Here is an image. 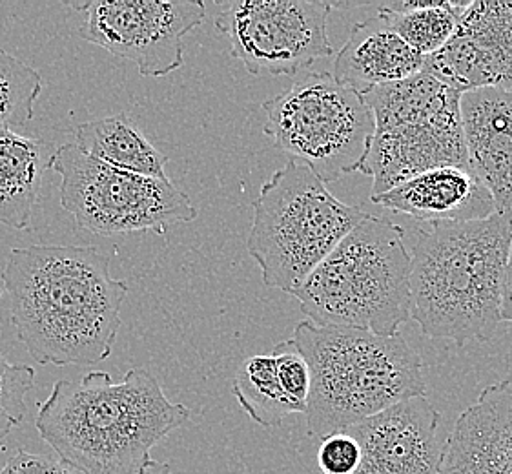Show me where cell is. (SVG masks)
I'll use <instances>...</instances> for the list:
<instances>
[{
	"instance_id": "obj_1",
	"label": "cell",
	"mask_w": 512,
	"mask_h": 474,
	"mask_svg": "<svg viewBox=\"0 0 512 474\" xmlns=\"http://www.w3.org/2000/svg\"><path fill=\"white\" fill-rule=\"evenodd\" d=\"M0 278L11 323L39 365H93L112 356L128 285L95 247L13 248Z\"/></svg>"
},
{
	"instance_id": "obj_2",
	"label": "cell",
	"mask_w": 512,
	"mask_h": 474,
	"mask_svg": "<svg viewBox=\"0 0 512 474\" xmlns=\"http://www.w3.org/2000/svg\"><path fill=\"white\" fill-rule=\"evenodd\" d=\"M188 420L190 409L170 402L155 376L130 369L121 382L104 371L59 380L35 427L77 474H146L155 445Z\"/></svg>"
},
{
	"instance_id": "obj_3",
	"label": "cell",
	"mask_w": 512,
	"mask_h": 474,
	"mask_svg": "<svg viewBox=\"0 0 512 474\" xmlns=\"http://www.w3.org/2000/svg\"><path fill=\"white\" fill-rule=\"evenodd\" d=\"M511 217L494 212L420 230L410 254V318L429 338L491 340L502 323Z\"/></svg>"
},
{
	"instance_id": "obj_4",
	"label": "cell",
	"mask_w": 512,
	"mask_h": 474,
	"mask_svg": "<svg viewBox=\"0 0 512 474\" xmlns=\"http://www.w3.org/2000/svg\"><path fill=\"white\" fill-rule=\"evenodd\" d=\"M292 341L310 369L305 411L310 438L338 433L427 392L420 354L401 334L301 321Z\"/></svg>"
},
{
	"instance_id": "obj_5",
	"label": "cell",
	"mask_w": 512,
	"mask_h": 474,
	"mask_svg": "<svg viewBox=\"0 0 512 474\" xmlns=\"http://www.w3.org/2000/svg\"><path fill=\"white\" fill-rule=\"evenodd\" d=\"M410 268L405 230L367 214L290 296L316 325L394 336L410 320Z\"/></svg>"
},
{
	"instance_id": "obj_6",
	"label": "cell",
	"mask_w": 512,
	"mask_h": 474,
	"mask_svg": "<svg viewBox=\"0 0 512 474\" xmlns=\"http://www.w3.org/2000/svg\"><path fill=\"white\" fill-rule=\"evenodd\" d=\"M367 212L343 203L310 168L288 161L261 186L246 248L270 289L292 294Z\"/></svg>"
},
{
	"instance_id": "obj_7",
	"label": "cell",
	"mask_w": 512,
	"mask_h": 474,
	"mask_svg": "<svg viewBox=\"0 0 512 474\" xmlns=\"http://www.w3.org/2000/svg\"><path fill=\"white\" fill-rule=\"evenodd\" d=\"M461 95L427 72L363 93L374 134L359 172L372 177V196L434 168L469 166Z\"/></svg>"
},
{
	"instance_id": "obj_8",
	"label": "cell",
	"mask_w": 512,
	"mask_h": 474,
	"mask_svg": "<svg viewBox=\"0 0 512 474\" xmlns=\"http://www.w3.org/2000/svg\"><path fill=\"white\" fill-rule=\"evenodd\" d=\"M261 106L267 114L265 135L325 185L359 172L374 134V115L363 95L339 84L332 73H307Z\"/></svg>"
},
{
	"instance_id": "obj_9",
	"label": "cell",
	"mask_w": 512,
	"mask_h": 474,
	"mask_svg": "<svg viewBox=\"0 0 512 474\" xmlns=\"http://www.w3.org/2000/svg\"><path fill=\"white\" fill-rule=\"evenodd\" d=\"M46 168L61 176L62 208L72 214L77 227L97 236H164L199 216L192 199L170 179L106 165L77 145L59 146Z\"/></svg>"
},
{
	"instance_id": "obj_10",
	"label": "cell",
	"mask_w": 512,
	"mask_h": 474,
	"mask_svg": "<svg viewBox=\"0 0 512 474\" xmlns=\"http://www.w3.org/2000/svg\"><path fill=\"white\" fill-rule=\"evenodd\" d=\"M332 10L330 2L232 0L216 26L250 75L292 77L334 53L327 31Z\"/></svg>"
},
{
	"instance_id": "obj_11",
	"label": "cell",
	"mask_w": 512,
	"mask_h": 474,
	"mask_svg": "<svg viewBox=\"0 0 512 474\" xmlns=\"http://www.w3.org/2000/svg\"><path fill=\"white\" fill-rule=\"evenodd\" d=\"M84 11L81 37L134 62L143 77H164L185 62V37L201 26V0H90L66 2Z\"/></svg>"
},
{
	"instance_id": "obj_12",
	"label": "cell",
	"mask_w": 512,
	"mask_h": 474,
	"mask_svg": "<svg viewBox=\"0 0 512 474\" xmlns=\"http://www.w3.org/2000/svg\"><path fill=\"white\" fill-rule=\"evenodd\" d=\"M423 72L460 93L512 90V0L469 2L451 41L425 57Z\"/></svg>"
},
{
	"instance_id": "obj_13",
	"label": "cell",
	"mask_w": 512,
	"mask_h": 474,
	"mask_svg": "<svg viewBox=\"0 0 512 474\" xmlns=\"http://www.w3.org/2000/svg\"><path fill=\"white\" fill-rule=\"evenodd\" d=\"M440 422L427 396H414L343 429L361 447L356 474H441Z\"/></svg>"
},
{
	"instance_id": "obj_14",
	"label": "cell",
	"mask_w": 512,
	"mask_h": 474,
	"mask_svg": "<svg viewBox=\"0 0 512 474\" xmlns=\"http://www.w3.org/2000/svg\"><path fill=\"white\" fill-rule=\"evenodd\" d=\"M460 115L472 174L491 194L496 212L512 216V90L463 93Z\"/></svg>"
},
{
	"instance_id": "obj_15",
	"label": "cell",
	"mask_w": 512,
	"mask_h": 474,
	"mask_svg": "<svg viewBox=\"0 0 512 474\" xmlns=\"http://www.w3.org/2000/svg\"><path fill=\"white\" fill-rule=\"evenodd\" d=\"M441 474H512V378L492 383L454 423Z\"/></svg>"
},
{
	"instance_id": "obj_16",
	"label": "cell",
	"mask_w": 512,
	"mask_h": 474,
	"mask_svg": "<svg viewBox=\"0 0 512 474\" xmlns=\"http://www.w3.org/2000/svg\"><path fill=\"white\" fill-rule=\"evenodd\" d=\"M370 201L390 212L438 223H465L496 212L492 197L469 166H443L412 177Z\"/></svg>"
},
{
	"instance_id": "obj_17",
	"label": "cell",
	"mask_w": 512,
	"mask_h": 474,
	"mask_svg": "<svg viewBox=\"0 0 512 474\" xmlns=\"http://www.w3.org/2000/svg\"><path fill=\"white\" fill-rule=\"evenodd\" d=\"M425 57L401 41L381 15L352 26L334 59V79L359 95L423 72Z\"/></svg>"
},
{
	"instance_id": "obj_18",
	"label": "cell",
	"mask_w": 512,
	"mask_h": 474,
	"mask_svg": "<svg viewBox=\"0 0 512 474\" xmlns=\"http://www.w3.org/2000/svg\"><path fill=\"white\" fill-rule=\"evenodd\" d=\"M75 145L93 159L141 176L166 177L168 157L144 135L130 115L115 114L77 126Z\"/></svg>"
},
{
	"instance_id": "obj_19",
	"label": "cell",
	"mask_w": 512,
	"mask_h": 474,
	"mask_svg": "<svg viewBox=\"0 0 512 474\" xmlns=\"http://www.w3.org/2000/svg\"><path fill=\"white\" fill-rule=\"evenodd\" d=\"M42 145L39 139L0 130V225L24 230L42 185Z\"/></svg>"
},
{
	"instance_id": "obj_20",
	"label": "cell",
	"mask_w": 512,
	"mask_h": 474,
	"mask_svg": "<svg viewBox=\"0 0 512 474\" xmlns=\"http://www.w3.org/2000/svg\"><path fill=\"white\" fill-rule=\"evenodd\" d=\"M469 2H392L379 6V15L387 21L401 41L423 57L441 50L451 41L461 11Z\"/></svg>"
},
{
	"instance_id": "obj_21",
	"label": "cell",
	"mask_w": 512,
	"mask_h": 474,
	"mask_svg": "<svg viewBox=\"0 0 512 474\" xmlns=\"http://www.w3.org/2000/svg\"><path fill=\"white\" fill-rule=\"evenodd\" d=\"M232 392L237 403L257 425L276 427L290 414H305L281 389L272 354L246 358L236 372Z\"/></svg>"
},
{
	"instance_id": "obj_22",
	"label": "cell",
	"mask_w": 512,
	"mask_h": 474,
	"mask_svg": "<svg viewBox=\"0 0 512 474\" xmlns=\"http://www.w3.org/2000/svg\"><path fill=\"white\" fill-rule=\"evenodd\" d=\"M41 92V73L0 50V130L30 123Z\"/></svg>"
},
{
	"instance_id": "obj_23",
	"label": "cell",
	"mask_w": 512,
	"mask_h": 474,
	"mask_svg": "<svg viewBox=\"0 0 512 474\" xmlns=\"http://www.w3.org/2000/svg\"><path fill=\"white\" fill-rule=\"evenodd\" d=\"M33 382V367L10 363L0 352V442L24 420L26 396L33 389Z\"/></svg>"
},
{
	"instance_id": "obj_24",
	"label": "cell",
	"mask_w": 512,
	"mask_h": 474,
	"mask_svg": "<svg viewBox=\"0 0 512 474\" xmlns=\"http://www.w3.org/2000/svg\"><path fill=\"white\" fill-rule=\"evenodd\" d=\"M272 356L276 363L277 380L281 389L292 402L307 411L310 394V369L307 360L303 358V354L292 340L277 343Z\"/></svg>"
},
{
	"instance_id": "obj_25",
	"label": "cell",
	"mask_w": 512,
	"mask_h": 474,
	"mask_svg": "<svg viewBox=\"0 0 512 474\" xmlns=\"http://www.w3.org/2000/svg\"><path fill=\"white\" fill-rule=\"evenodd\" d=\"M361 464V447L347 431L330 433L321 438L318 467L321 474H356Z\"/></svg>"
},
{
	"instance_id": "obj_26",
	"label": "cell",
	"mask_w": 512,
	"mask_h": 474,
	"mask_svg": "<svg viewBox=\"0 0 512 474\" xmlns=\"http://www.w3.org/2000/svg\"><path fill=\"white\" fill-rule=\"evenodd\" d=\"M0 474H77L72 467L52 454L15 451L10 460L0 469Z\"/></svg>"
},
{
	"instance_id": "obj_27",
	"label": "cell",
	"mask_w": 512,
	"mask_h": 474,
	"mask_svg": "<svg viewBox=\"0 0 512 474\" xmlns=\"http://www.w3.org/2000/svg\"><path fill=\"white\" fill-rule=\"evenodd\" d=\"M502 321H511L512 323V239L507 270H505V281H503Z\"/></svg>"
},
{
	"instance_id": "obj_28",
	"label": "cell",
	"mask_w": 512,
	"mask_h": 474,
	"mask_svg": "<svg viewBox=\"0 0 512 474\" xmlns=\"http://www.w3.org/2000/svg\"><path fill=\"white\" fill-rule=\"evenodd\" d=\"M146 474H172V467L170 464H163V462L155 460L154 464L148 467Z\"/></svg>"
},
{
	"instance_id": "obj_29",
	"label": "cell",
	"mask_w": 512,
	"mask_h": 474,
	"mask_svg": "<svg viewBox=\"0 0 512 474\" xmlns=\"http://www.w3.org/2000/svg\"><path fill=\"white\" fill-rule=\"evenodd\" d=\"M0 298H2V287H0Z\"/></svg>"
}]
</instances>
